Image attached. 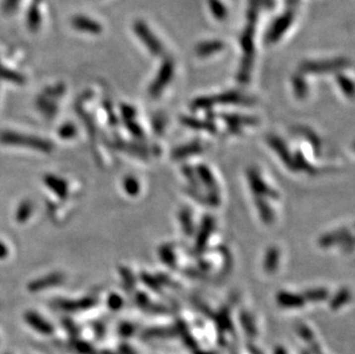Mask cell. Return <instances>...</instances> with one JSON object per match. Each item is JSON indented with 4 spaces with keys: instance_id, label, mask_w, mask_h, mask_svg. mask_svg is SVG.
<instances>
[{
    "instance_id": "cell-1",
    "label": "cell",
    "mask_w": 355,
    "mask_h": 354,
    "mask_svg": "<svg viewBox=\"0 0 355 354\" xmlns=\"http://www.w3.org/2000/svg\"><path fill=\"white\" fill-rule=\"evenodd\" d=\"M259 15V0H251L247 12V23L240 38L242 60L238 71V81L246 83L251 77L253 58H254V36Z\"/></svg>"
},
{
    "instance_id": "cell-2",
    "label": "cell",
    "mask_w": 355,
    "mask_h": 354,
    "mask_svg": "<svg viewBox=\"0 0 355 354\" xmlns=\"http://www.w3.org/2000/svg\"><path fill=\"white\" fill-rule=\"evenodd\" d=\"M0 143L5 144V145L29 147V149L44 152V153H50L53 150V144H51L46 139L12 131H3L0 133Z\"/></svg>"
},
{
    "instance_id": "cell-3",
    "label": "cell",
    "mask_w": 355,
    "mask_h": 354,
    "mask_svg": "<svg viewBox=\"0 0 355 354\" xmlns=\"http://www.w3.org/2000/svg\"><path fill=\"white\" fill-rule=\"evenodd\" d=\"M220 104H248L251 103V99H248L247 97L242 96L241 93L237 91H229L226 93H222L220 96H214V97H200V98H197L193 101V105L192 107L193 108H211L214 105Z\"/></svg>"
},
{
    "instance_id": "cell-4",
    "label": "cell",
    "mask_w": 355,
    "mask_h": 354,
    "mask_svg": "<svg viewBox=\"0 0 355 354\" xmlns=\"http://www.w3.org/2000/svg\"><path fill=\"white\" fill-rule=\"evenodd\" d=\"M349 64L350 61L346 59L307 61L301 64V70L305 73H330L344 69Z\"/></svg>"
},
{
    "instance_id": "cell-5",
    "label": "cell",
    "mask_w": 355,
    "mask_h": 354,
    "mask_svg": "<svg viewBox=\"0 0 355 354\" xmlns=\"http://www.w3.org/2000/svg\"><path fill=\"white\" fill-rule=\"evenodd\" d=\"M174 74V63L172 60L167 59L164 61V63L161 64L160 70L155 77L154 82L152 83V85L150 86V95L153 98H158L160 96V93L164 91L165 88L167 86V84L172 81Z\"/></svg>"
},
{
    "instance_id": "cell-6",
    "label": "cell",
    "mask_w": 355,
    "mask_h": 354,
    "mask_svg": "<svg viewBox=\"0 0 355 354\" xmlns=\"http://www.w3.org/2000/svg\"><path fill=\"white\" fill-rule=\"evenodd\" d=\"M133 30H135L137 36H138L140 41L144 43L145 46H146L147 50L150 51L151 53L159 56V54L164 52V46L158 41V38L152 34L151 29L147 27L146 23L142 22V21H137V22L133 24Z\"/></svg>"
},
{
    "instance_id": "cell-7",
    "label": "cell",
    "mask_w": 355,
    "mask_h": 354,
    "mask_svg": "<svg viewBox=\"0 0 355 354\" xmlns=\"http://www.w3.org/2000/svg\"><path fill=\"white\" fill-rule=\"evenodd\" d=\"M248 182L253 193H255L258 197H270L274 198V199L278 198L276 191L270 189V187L267 185L266 182L261 178L260 174L255 169H251V171L248 172Z\"/></svg>"
},
{
    "instance_id": "cell-8",
    "label": "cell",
    "mask_w": 355,
    "mask_h": 354,
    "mask_svg": "<svg viewBox=\"0 0 355 354\" xmlns=\"http://www.w3.org/2000/svg\"><path fill=\"white\" fill-rule=\"evenodd\" d=\"M293 21V14L291 12H286L284 15L278 17L275 21L273 27L270 28L269 32L267 35V41L269 43H275L280 39L282 36L285 34L290 25H291Z\"/></svg>"
},
{
    "instance_id": "cell-9",
    "label": "cell",
    "mask_w": 355,
    "mask_h": 354,
    "mask_svg": "<svg viewBox=\"0 0 355 354\" xmlns=\"http://www.w3.org/2000/svg\"><path fill=\"white\" fill-rule=\"evenodd\" d=\"M64 280V276L60 273H53L50 274V275H46L44 277L38 278V280H35L29 283L28 290L30 292H39L43 290H46V289L57 287V285L61 284Z\"/></svg>"
},
{
    "instance_id": "cell-10",
    "label": "cell",
    "mask_w": 355,
    "mask_h": 354,
    "mask_svg": "<svg viewBox=\"0 0 355 354\" xmlns=\"http://www.w3.org/2000/svg\"><path fill=\"white\" fill-rule=\"evenodd\" d=\"M24 320L29 326L36 331H38L42 335H52L54 331V327L51 324L49 321H46L44 317H42L38 313L29 310L24 314Z\"/></svg>"
},
{
    "instance_id": "cell-11",
    "label": "cell",
    "mask_w": 355,
    "mask_h": 354,
    "mask_svg": "<svg viewBox=\"0 0 355 354\" xmlns=\"http://www.w3.org/2000/svg\"><path fill=\"white\" fill-rule=\"evenodd\" d=\"M214 220L211 216H206L202 220L201 222V227L200 230H199V234L197 236V239H195V246H194V251L199 253L204 251V248L206 247V244H207V240L209 236H211L212 231L214 229Z\"/></svg>"
},
{
    "instance_id": "cell-12",
    "label": "cell",
    "mask_w": 355,
    "mask_h": 354,
    "mask_svg": "<svg viewBox=\"0 0 355 354\" xmlns=\"http://www.w3.org/2000/svg\"><path fill=\"white\" fill-rule=\"evenodd\" d=\"M96 300L93 298L86 297L82 299H76V300H67V299H62V300H58L57 305L60 309L66 310V312H78V310H84L88 308H91L95 306Z\"/></svg>"
},
{
    "instance_id": "cell-13",
    "label": "cell",
    "mask_w": 355,
    "mask_h": 354,
    "mask_svg": "<svg viewBox=\"0 0 355 354\" xmlns=\"http://www.w3.org/2000/svg\"><path fill=\"white\" fill-rule=\"evenodd\" d=\"M268 143L276 151V153L280 155L282 160L284 161V164L288 166V167H290V169H296L295 159L291 157V154H290L288 147H286V145L283 143V140H281L278 137L271 136L269 137V139H268Z\"/></svg>"
},
{
    "instance_id": "cell-14",
    "label": "cell",
    "mask_w": 355,
    "mask_h": 354,
    "mask_svg": "<svg viewBox=\"0 0 355 354\" xmlns=\"http://www.w3.org/2000/svg\"><path fill=\"white\" fill-rule=\"evenodd\" d=\"M44 182L46 186H48L50 190H52L59 198L64 199V198L68 196L69 191H68V185L64 179L59 178V177L54 175H46L44 177Z\"/></svg>"
},
{
    "instance_id": "cell-15",
    "label": "cell",
    "mask_w": 355,
    "mask_h": 354,
    "mask_svg": "<svg viewBox=\"0 0 355 354\" xmlns=\"http://www.w3.org/2000/svg\"><path fill=\"white\" fill-rule=\"evenodd\" d=\"M223 118L229 124L231 131L234 132H238L242 125H252L255 123V118L240 117V115H224Z\"/></svg>"
},
{
    "instance_id": "cell-16",
    "label": "cell",
    "mask_w": 355,
    "mask_h": 354,
    "mask_svg": "<svg viewBox=\"0 0 355 354\" xmlns=\"http://www.w3.org/2000/svg\"><path fill=\"white\" fill-rule=\"evenodd\" d=\"M224 49L223 42L221 41H209V42H204L201 44L197 46V54L200 57H208L212 56L214 53L220 52Z\"/></svg>"
},
{
    "instance_id": "cell-17",
    "label": "cell",
    "mask_w": 355,
    "mask_h": 354,
    "mask_svg": "<svg viewBox=\"0 0 355 354\" xmlns=\"http://www.w3.org/2000/svg\"><path fill=\"white\" fill-rule=\"evenodd\" d=\"M202 151V146L200 143L198 142H193L190 144H186V145L177 147V149L173 152V158L178 160V159L189 157V155L195 154V153H200Z\"/></svg>"
},
{
    "instance_id": "cell-18",
    "label": "cell",
    "mask_w": 355,
    "mask_h": 354,
    "mask_svg": "<svg viewBox=\"0 0 355 354\" xmlns=\"http://www.w3.org/2000/svg\"><path fill=\"white\" fill-rule=\"evenodd\" d=\"M351 236L349 234L345 233H333V234H329V235H325L324 237L321 238L320 240V244L321 246L323 247H328V246H331V245L333 244H337V243H340V241H343L344 244H353V240H349L347 241V238H350Z\"/></svg>"
},
{
    "instance_id": "cell-19",
    "label": "cell",
    "mask_w": 355,
    "mask_h": 354,
    "mask_svg": "<svg viewBox=\"0 0 355 354\" xmlns=\"http://www.w3.org/2000/svg\"><path fill=\"white\" fill-rule=\"evenodd\" d=\"M198 175L199 178L202 183L205 184L206 186L209 187V190L212 191V193H217V186H216V182L214 179V176L211 173V171L206 167V166H198Z\"/></svg>"
},
{
    "instance_id": "cell-20",
    "label": "cell",
    "mask_w": 355,
    "mask_h": 354,
    "mask_svg": "<svg viewBox=\"0 0 355 354\" xmlns=\"http://www.w3.org/2000/svg\"><path fill=\"white\" fill-rule=\"evenodd\" d=\"M182 122L183 124L190 126L192 129H202V130H207L209 132H214L216 129L215 125H214L212 122L197 120V118H193L190 117H183Z\"/></svg>"
},
{
    "instance_id": "cell-21",
    "label": "cell",
    "mask_w": 355,
    "mask_h": 354,
    "mask_svg": "<svg viewBox=\"0 0 355 354\" xmlns=\"http://www.w3.org/2000/svg\"><path fill=\"white\" fill-rule=\"evenodd\" d=\"M278 259H280V252L276 247H270L266 254V260H264V269L267 272L273 273L277 268Z\"/></svg>"
},
{
    "instance_id": "cell-22",
    "label": "cell",
    "mask_w": 355,
    "mask_h": 354,
    "mask_svg": "<svg viewBox=\"0 0 355 354\" xmlns=\"http://www.w3.org/2000/svg\"><path fill=\"white\" fill-rule=\"evenodd\" d=\"M32 209H34V206H32V204L29 200L21 202L19 208H17L16 211V221L19 223L27 221V220L31 216Z\"/></svg>"
},
{
    "instance_id": "cell-23",
    "label": "cell",
    "mask_w": 355,
    "mask_h": 354,
    "mask_svg": "<svg viewBox=\"0 0 355 354\" xmlns=\"http://www.w3.org/2000/svg\"><path fill=\"white\" fill-rule=\"evenodd\" d=\"M208 6L214 17L217 20H223L227 16V8L221 0H208Z\"/></svg>"
},
{
    "instance_id": "cell-24",
    "label": "cell",
    "mask_w": 355,
    "mask_h": 354,
    "mask_svg": "<svg viewBox=\"0 0 355 354\" xmlns=\"http://www.w3.org/2000/svg\"><path fill=\"white\" fill-rule=\"evenodd\" d=\"M256 207H258V211L260 213L261 219L263 220L266 223H270L274 220V213L271 211V208L268 206V204L263 199H260L258 198L256 199Z\"/></svg>"
},
{
    "instance_id": "cell-25",
    "label": "cell",
    "mask_w": 355,
    "mask_h": 354,
    "mask_svg": "<svg viewBox=\"0 0 355 354\" xmlns=\"http://www.w3.org/2000/svg\"><path fill=\"white\" fill-rule=\"evenodd\" d=\"M179 220L180 223H182L183 231L187 236H190V235L193 233V223H192V216L189 209H183V211L179 213Z\"/></svg>"
},
{
    "instance_id": "cell-26",
    "label": "cell",
    "mask_w": 355,
    "mask_h": 354,
    "mask_svg": "<svg viewBox=\"0 0 355 354\" xmlns=\"http://www.w3.org/2000/svg\"><path fill=\"white\" fill-rule=\"evenodd\" d=\"M75 25L77 28L84 29V31L93 32V34H98V32H100V30H101L99 24L93 22L92 20L84 19V17H78V19L75 21Z\"/></svg>"
},
{
    "instance_id": "cell-27",
    "label": "cell",
    "mask_w": 355,
    "mask_h": 354,
    "mask_svg": "<svg viewBox=\"0 0 355 354\" xmlns=\"http://www.w3.org/2000/svg\"><path fill=\"white\" fill-rule=\"evenodd\" d=\"M123 187H124L125 192L130 194V196H136V194L139 192L140 189L138 180L131 176L125 177L124 180H123Z\"/></svg>"
},
{
    "instance_id": "cell-28",
    "label": "cell",
    "mask_w": 355,
    "mask_h": 354,
    "mask_svg": "<svg viewBox=\"0 0 355 354\" xmlns=\"http://www.w3.org/2000/svg\"><path fill=\"white\" fill-rule=\"evenodd\" d=\"M293 85H295V92L296 96L300 99H303L307 96L308 88L306 85V82L303 81L301 76L296 75L295 78H293Z\"/></svg>"
},
{
    "instance_id": "cell-29",
    "label": "cell",
    "mask_w": 355,
    "mask_h": 354,
    "mask_svg": "<svg viewBox=\"0 0 355 354\" xmlns=\"http://www.w3.org/2000/svg\"><path fill=\"white\" fill-rule=\"evenodd\" d=\"M337 79H338V83L340 85V88H342V90L344 91V93H345L346 96L349 97H352L353 95V82L351 81L350 78L345 77V76L343 75H338V77H337Z\"/></svg>"
},
{
    "instance_id": "cell-30",
    "label": "cell",
    "mask_w": 355,
    "mask_h": 354,
    "mask_svg": "<svg viewBox=\"0 0 355 354\" xmlns=\"http://www.w3.org/2000/svg\"><path fill=\"white\" fill-rule=\"evenodd\" d=\"M76 133H77V130H76L75 125L71 123H67L62 125L59 130V136L63 139H70L72 137L76 136Z\"/></svg>"
},
{
    "instance_id": "cell-31",
    "label": "cell",
    "mask_w": 355,
    "mask_h": 354,
    "mask_svg": "<svg viewBox=\"0 0 355 354\" xmlns=\"http://www.w3.org/2000/svg\"><path fill=\"white\" fill-rule=\"evenodd\" d=\"M160 255L166 263H168L170 266L175 265V255H174L173 248L169 245H166V246H162L160 248Z\"/></svg>"
},
{
    "instance_id": "cell-32",
    "label": "cell",
    "mask_w": 355,
    "mask_h": 354,
    "mask_svg": "<svg viewBox=\"0 0 355 354\" xmlns=\"http://www.w3.org/2000/svg\"><path fill=\"white\" fill-rule=\"evenodd\" d=\"M0 78L7 79V81L15 82V83H22L23 77L19 74L14 73V71L7 70V69H0Z\"/></svg>"
},
{
    "instance_id": "cell-33",
    "label": "cell",
    "mask_w": 355,
    "mask_h": 354,
    "mask_svg": "<svg viewBox=\"0 0 355 354\" xmlns=\"http://www.w3.org/2000/svg\"><path fill=\"white\" fill-rule=\"evenodd\" d=\"M278 299H280L281 302L286 303V305H289L290 302H291V305H299V302L301 303V299H300L299 297H296V295H290V294H284V292L280 295Z\"/></svg>"
},
{
    "instance_id": "cell-34",
    "label": "cell",
    "mask_w": 355,
    "mask_h": 354,
    "mask_svg": "<svg viewBox=\"0 0 355 354\" xmlns=\"http://www.w3.org/2000/svg\"><path fill=\"white\" fill-rule=\"evenodd\" d=\"M125 122H126V126H128L129 131L131 132L135 137H139V138H142L143 131H142V129H140V126L132 121H125Z\"/></svg>"
},
{
    "instance_id": "cell-35",
    "label": "cell",
    "mask_w": 355,
    "mask_h": 354,
    "mask_svg": "<svg viewBox=\"0 0 355 354\" xmlns=\"http://www.w3.org/2000/svg\"><path fill=\"white\" fill-rule=\"evenodd\" d=\"M108 306L112 309H119L122 306V299L118 295H111L110 298H108Z\"/></svg>"
},
{
    "instance_id": "cell-36",
    "label": "cell",
    "mask_w": 355,
    "mask_h": 354,
    "mask_svg": "<svg viewBox=\"0 0 355 354\" xmlns=\"http://www.w3.org/2000/svg\"><path fill=\"white\" fill-rule=\"evenodd\" d=\"M121 112H122L123 118H125V121H131V118H133V115H135V110H133L131 106H128V105H125V106H122Z\"/></svg>"
},
{
    "instance_id": "cell-37",
    "label": "cell",
    "mask_w": 355,
    "mask_h": 354,
    "mask_svg": "<svg viewBox=\"0 0 355 354\" xmlns=\"http://www.w3.org/2000/svg\"><path fill=\"white\" fill-rule=\"evenodd\" d=\"M76 350H77L78 352H81L83 354H92L93 350L91 349V346L85 344L84 342H79V343H76Z\"/></svg>"
},
{
    "instance_id": "cell-38",
    "label": "cell",
    "mask_w": 355,
    "mask_h": 354,
    "mask_svg": "<svg viewBox=\"0 0 355 354\" xmlns=\"http://www.w3.org/2000/svg\"><path fill=\"white\" fill-rule=\"evenodd\" d=\"M7 255H8V248H7L5 244L0 241V259L6 258Z\"/></svg>"
},
{
    "instance_id": "cell-39",
    "label": "cell",
    "mask_w": 355,
    "mask_h": 354,
    "mask_svg": "<svg viewBox=\"0 0 355 354\" xmlns=\"http://www.w3.org/2000/svg\"><path fill=\"white\" fill-rule=\"evenodd\" d=\"M263 2L266 3L267 6H273L274 5V0H263Z\"/></svg>"
},
{
    "instance_id": "cell-40",
    "label": "cell",
    "mask_w": 355,
    "mask_h": 354,
    "mask_svg": "<svg viewBox=\"0 0 355 354\" xmlns=\"http://www.w3.org/2000/svg\"><path fill=\"white\" fill-rule=\"evenodd\" d=\"M296 1V0H288V2L290 3V5H295Z\"/></svg>"
}]
</instances>
